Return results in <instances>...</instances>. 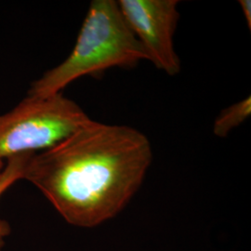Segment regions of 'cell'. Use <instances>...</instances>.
Instances as JSON below:
<instances>
[{
  "mask_svg": "<svg viewBox=\"0 0 251 251\" xmlns=\"http://www.w3.org/2000/svg\"><path fill=\"white\" fill-rule=\"evenodd\" d=\"M152 158L151 144L139 130L90 119L62 142L32 153L23 179L33 183L68 224L91 228L128 204Z\"/></svg>",
  "mask_w": 251,
  "mask_h": 251,
  "instance_id": "cell-1",
  "label": "cell"
},
{
  "mask_svg": "<svg viewBox=\"0 0 251 251\" xmlns=\"http://www.w3.org/2000/svg\"><path fill=\"white\" fill-rule=\"evenodd\" d=\"M148 60L143 46L127 26L117 1L93 0L72 52L35 81L28 96L46 98L73 81L113 67L131 68Z\"/></svg>",
  "mask_w": 251,
  "mask_h": 251,
  "instance_id": "cell-2",
  "label": "cell"
},
{
  "mask_svg": "<svg viewBox=\"0 0 251 251\" xmlns=\"http://www.w3.org/2000/svg\"><path fill=\"white\" fill-rule=\"evenodd\" d=\"M90 120L77 103L62 93L46 98L27 96L0 116V164L18 154L47 150Z\"/></svg>",
  "mask_w": 251,
  "mask_h": 251,
  "instance_id": "cell-3",
  "label": "cell"
},
{
  "mask_svg": "<svg viewBox=\"0 0 251 251\" xmlns=\"http://www.w3.org/2000/svg\"><path fill=\"white\" fill-rule=\"evenodd\" d=\"M126 23L143 46L148 61L167 75L180 72L173 36L179 13L178 0H119Z\"/></svg>",
  "mask_w": 251,
  "mask_h": 251,
  "instance_id": "cell-4",
  "label": "cell"
},
{
  "mask_svg": "<svg viewBox=\"0 0 251 251\" xmlns=\"http://www.w3.org/2000/svg\"><path fill=\"white\" fill-rule=\"evenodd\" d=\"M251 115V98L242 100L224 109L216 117L213 132L219 138H226L236 126L244 123Z\"/></svg>",
  "mask_w": 251,
  "mask_h": 251,
  "instance_id": "cell-5",
  "label": "cell"
},
{
  "mask_svg": "<svg viewBox=\"0 0 251 251\" xmlns=\"http://www.w3.org/2000/svg\"><path fill=\"white\" fill-rule=\"evenodd\" d=\"M32 153L34 152L12 156L7 159L6 166L5 163L0 164V198L12 184L23 179L25 167Z\"/></svg>",
  "mask_w": 251,
  "mask_h": 251,
  "instance_id": "cell-6",
  "label": "cell"
},
{
  "mask_svg": "<svg viewBox=\"0 0 251 251\" xmlns=\"http://www.w3.org/2000/svg\"><path fill=\"white\" fill-rule=\"evenodd\" d=\"M240 7L243 10V14L246 19L249 29H251V0H240Z\"/></svg>",
  "mask_w": 251,
  "mask_h": 251,
  "instance_id": "cell-7",
  "label": "cell"
},
{
  "mask_svg": "<svg viewBox=\"0 0 251 251\" xmlns=\"http://www.w3.org/2000/svg\"><path fill=\"white\" fill-rule=\"evenodd\" d=\"M10 233V227L9 224L0 219V251L2 250L4 243H5V238Z\"/></svg>",
  "mask_w": 251,
  "mask_h": 251,
  "instance_id": "cell-8",
  "label": "cell"
}]
</instances>
